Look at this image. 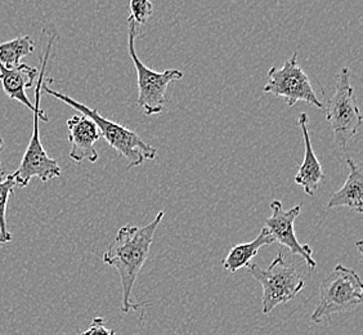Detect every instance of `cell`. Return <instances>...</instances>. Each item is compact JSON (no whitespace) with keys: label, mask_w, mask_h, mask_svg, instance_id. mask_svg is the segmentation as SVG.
<instances>
[{"label":"cell","mask_w":363,"mask_h":335,"mask_svg":"<svg viewBox=\"0 0 363 335\" xmlns=\"http://www.w3.org/2000/svg\"><path fill=\"white\" fill-rule=\"evenodd\" d=\"M164 214V210H161L152 222L143 227H135L130 224L123 226L118 231L112 244L104 253L106 265H111L119 273L123 287L121 309L124 314L148 306L147 302H133L132 293L135 280L146 263L151 245L154 243L155 232L160 226Z\"/></svg>","instance_id":"6da1fadb"},{"label":"cell","mask_w":363,"mask_h":335,"mask_svg":"<svg viewBox=\"0 0 363 335\" xmlns=\"http://www.w3.org/2000/svg\"><path fill=\"white\" fill-rule=\"evenodd\" d=\"M56 33H50L48 35V42L44 49V56L42 60V69L39 71V77L36 82L35 87V102H34V128L33 134L28 142V148L22 156L21 164L17 168V170L12 173L14 182L17 187H26L33 178H39L42 182H49L55 178L61 177V168L58 165L55 159H52L47 151L43 147L39 134V123L40 120L47 123L48 116L45 111L40 109V101H42L43 82L47 72L49 61H50V53L56 42Z\"/></svg>","instance_id":"7a4b0ae2"},{"label":"cell","mask_w":363,"mask_h":335,"mask_svg":"<svg viewBox=\"0 0 363 335\" xmlns=\"http://www.w3.org/2000/svg\"><path fill=\"white\" fill-rule=\"evenodd\" d=\"M49 83H52V79L43 82V91L93 120L99 129L101 137H104L106 142L128 161V168L140 167V164H143V161L156 159L157 150L150 143H147L137 133L128 129L125 126H120L115 121L106 119L96 109L77 102L74 98L63 94L61 92L52 89L49 87Z\"/></svg>","instance_id":"3957f363"},{"label":"cell","mask_w":363,"mask_h":335,"mask_svg":"<svg viewBox=\"0 0 363 335\" xmlns=\"http://www.w3.org/2000/svg\"><path fill=\"white\" fill-rule=\"evenodd\" d=\"M362 300L363 284L358 273L345 265H337L322 280L318 303L311 319L315 324H321L333 314L354 311Z\"/></svg>","instance_id":"277c9868"},{"label":"cell","mask_w":363,"mask_h":335,"mask_svg":"<svg viewBox=\"0 0 363 335\" xmlns=\"http://www.w3.org/2000/svg\"><path fill=\"white\" fill-rule=\"evenodd\" d=\"M128 25V50L137 71L138 97L137 106H140L146 116L159 115L167 104V93L169 85L181 80L183 72L177 69L157 72L148 69L138 58L135 52V39L138 36V26L130 20H126Z\"/></svg>","instance_id":"5b68a950"},{"label":"cell","mask_w":363,"mask_h":335,"mask_svg":"<svg viewBox=\"0 0 363 335\" xmlns=\"http://www.w3.org/2000/svg\"><path fill=\"white\" fill-rule=\"evenodd\" d=\"M249 273L263 287L262 312L268 314L279 304L289 303L304 289V279L298 268L289 265L284 254H277L271 265L264 270L255 263L246 267Z\"/></svg>","instance_id":"8992f818"},{"label":"cell","mask_w":363,"mask_h":335,"mask_svg":"<svg viewBox=\"0 0 363 335\" xmlns=\"http://www.w3.org/2000/svg\"><path fill=\"white\" fill-rule=\"evenodd\" d=\"M326 120L339 150H345L362 126V114L357 104L354 88L350 84L348 67H342L336 77L335 92L328 99Z\"/></svg>","instance_id":"52a82bcc"},{"label":"cell","mask_w":363,"mask_h":335,"mask_svg":"<svg viewBox=\"0 0 363 335\" xmlns=\"http://www.w3.org/2000/svg\"><path fill=\"white\" fill-rule=\"evenodd\" d=\"M267 77L268 82L263 88V93L284 99L289 107H294L299 101H303L317 109H323L320 98L313 91L309 77L298 62V52H294L293 56L281 67H271Z\"/></svg>","instance_id":"ba28073f"},{"label":"cell","mask_w":363,"mask_h":335,"mask_svg":"<svg viewBox=\"0 0 363 335\" xmlns=\"http://www.w3.org/2000/svg\"><path fill=\"white\" fill-rule=\"evenodd\" d=\"M269 209L272 212V216L267 218L266 229L272 235L274 243H279L287 248L291 254H296L304 259L308 271L313 273L317 267V262L313 258V251L309 245L299 243L294 229L295 219L301 214L303 205L298 204L291 209L284 210L279 200H273L269 204Z\"/></svg>","instance_id":"9c48e42d"},{"label":"cell","mask_w":363,"mask_h":335,"mask_svg":"<svg viewBox=\"0 0 363 335\" xmlns=\"http://www.w3.org/2000/svg\"><path fill=\"white\" fill-rule=\"evenodd\" d=\"M67 129L71 145L69 154L71 160L77 164L83 161L96 163L99 156L94 145L101 138V133L94 121L84 115H74L67 120Z\"/></svg>","instance_id":"30bf717a"},{"label":"cell","mask_w":363,"mask_h":335,"mask_svg":"<svg viewBox=\"0 0 363 335\" xmlns=\"http://www.w3.org/2000/svg\"><path fill=\"white\" fill-rule=\"evenodd\" d=\"M38 77L39 70L26 63H20L14 67H4L0 65V83L6 96L26 106L31 112L34 111L35 106L28 99L26 89L34 87Z\"/></svg>","instance_id":"8fae6325"},{"label":"cell","mask_w":363,"mask_h":335,"mask_svg":"<svg viewBox=\"0 0 363 335\" xmlns=\"http://www.w3.org/2000/svg\"><path fill=\"white\" fill-rule=\"evenodd\" d=\"M301 129V136L304 140V159L299 165V170L295 175V183L299 185L304 190V192L309 196L315 195V191L320 187V183L325 181V175L322 170L320 160L317 159L312 141L308 131V115L306 112H301L298 119Z\"/></svg>","instance_id":"7c38bea8"},{"label":"cell","mask_w":363,"mask_h":335,"mask_svg":"<svg viewBox=\"0 0 363 335\" xmlns=\"http://www.w3.org/2000/svg\"><path fill=\"white\" fill-rule=\"evenodd\" d=\"M350 175L342 189L333 194L328 204V209L347 207L358 214L363 213V173L353 159H347Z\"/></svg>","instance_id":"4fadbf2b"},{"label":"cell","mask_w":363,"mask_h":335,"mask_svg":"<svg viewBox=\"0 0 363 335\" xmlns=\"http://www.w3.org/2000/svg\"><path fill=\"white\" fill-rule=\"evenodd\" d=\"M272 244H274V238L269 234V231L263 227L258 236L250 243L233 246L223 260V267L228 273H236L240 268L250 265V260L258 254L263 246Z\"/></svg>","instance_id":"5bb4252c"},{"label":"cell","mask_w":363,"mask_h":335,"mask_svg":"<svg viewBox=\"0 0 363 335\" xmlns=\"http://www.w3.org/2000/svg\"><path fill=\"white\" fill-rule=\"evenodd\" d=\"M35 50L34 40L28 35L14 38L0 44V65L4 67H14L20 65L23 57L33 55Z\"/></svg>","instance_id":"9a60e30c"},{"label":"cell","mask_w":363,"mask_h":335,"mask_svg":"<svg viewBox=\"0 0 363 335\" xmlns=\"http://www.w3.org/2000/svg\"><path fill=\"white\" fill-rule=\"evenodd\" d=\"M17 185L12 175H7L4 180H0V244H8L13 240L8 229L7 205Z\"/></svg>","instance_id":"2e32d148"},{"label":"cell","mask_w":363,"mask_h":335,"mask_svg":"<svg viewBox=\"0 0 363 335\" xmlns=\"http://www.w3.org/2000/svg\"><path fill=\"white\" fill-rule=\"evenodd\" d=\"M130 16L128 20L133 21L138 28L146 25L154 12V6L150 0H130Z\"/></svg>","instance_id":"e0dca14e"},{"label":"cell","mask_w":363,"mask_h":335,"mask_svg":"<svg viewBox=\"0 0 363 335\" xmlns=\"http://www.w3.org/2000/svg\"><path fill=\"white\" fill-rule=\"evenodd\" d=\"M115 330H110L106 328L105 319L102 317H96L91 322V326L84 333L79 335H115Z\"/></svg>","instance_id":"ac0fdd59"},{"label":"cell","mask_w":363,"mask_h":335,"mask_svg":"<svg viewBox=\"0 0 363 335\" xmlns=\"http://www.w3.org/2000/svg\"><path fill=\"white\" fill-rule=\"evenodd\" d=\"M357 248H358V251H359V253H361V254H362V253H363L362 241H361V240H359V241H358V243H357Z\"/></svg>","instance_id":"d6986e66"},{"label":"cell","mask_w":363,"mask_h":335,"mask_svg":"<svg viewBox=\"0 0 363 335\" xmlns=\"http://www.w3.org/2000/svg\"><path fill=\"white\" fill-rule=\"evenodd\" d=\"M3 145H4V142H3V138L0 137V151H1V148H3ZM0 167H1V164H0ZM0 175H1V172H0Z\"/></svg>","instance_id":"ffe728a7"}]
</instances>
